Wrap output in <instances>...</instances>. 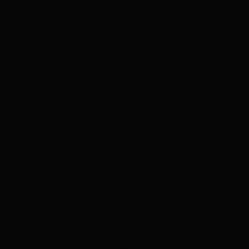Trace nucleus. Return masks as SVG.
Here are the masks:
<instances>
[]
</instances>
